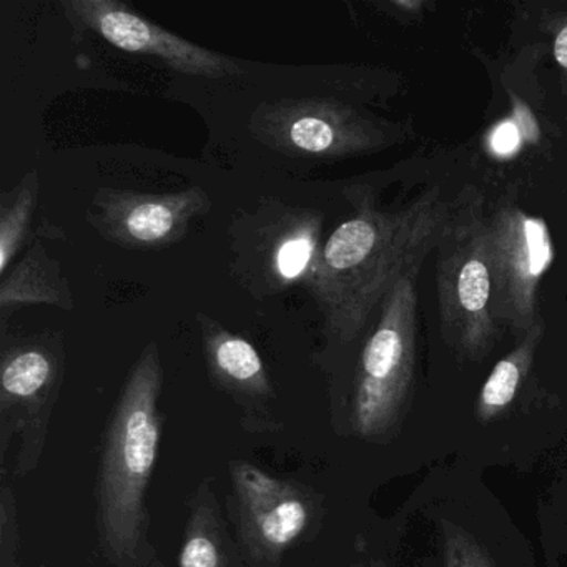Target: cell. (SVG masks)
Instances as JSON below:
<instances>
[{
	"instance_id": "obj_2",
	"label": "cell",
	"mask_w": 567,
	"mask_h": 567,
	"mask_svg": "<svg viewBox=\"0 0 567 567\" xmlns=\"http://www.w3.org/2000/svg\"><path fill=\"white\" fill-rule=\"evenodd\" d=\"M162 386L161 350L151 341L128 371L102 437L95 524L112 567H164L152 543L147 506L164 427Z\"/></svg>"
},
{
	"instance_id": "obj_1",
	"label": "cell",
	"mask_w": 567,
	"mask_h": 567,
	"mask_svg": "<svg viewBox=\"0 0 567 567\" xmlns=\"http://www.w3.org/2000/svg\"><path fill=\"white\" fill-rule=\"evenodd\" d=\"M353 200L357 212L324 241L305 284L337 344L357 340L394 285L423 267L450 212L440 190L398 210H381L370 198Z\"/></svg>"
},
{
	"instance_id": "obj_18",
	"label": "cell",
	"mask_w": 567,
	"mask_h": 567,
	"mask_svg": "<svg viewBox=\"0 0 567 567\" xmlns=\"http://www.w3.org/2000/svg\"><path fill=\"white\" fill-rule=\"evenodd\" d=\"M444 559L446 567H493L476 540L457 527H447Z\"/></svg>"
},
{
	"instance_id": "obj_16",
	"label": "cell",
	"mask_w": 567,
	"mask_h": 567,
	"mask_svg": "<svg viewBox=\"0 0 567 567\" xmlns=\"http://www.w3.org/2000/svg\"><path fill=\"white\" fill-rule=\"evenodd\" d=\"M39 174L29 172L18 187L0 197V277L8 274L16 255L28 238L39 197Z\"/></svg>"
},
{
	"instance_id": "obj_19",
	"label": "cell",
	"mask_w": 567,
	"mask_h": 567,
	"mask_svg": "<svg viewBox=\"0 0 567 567\" xmlns=\"http://www.w3.org/2000/svg\"><path fill=\"white\" fill-rule=\"evenodd\" d=\"M491 145L501 155H509L511 152L516 151L519 145V134H517L516 127L511 122H504L494 132Z\"/></svg>"
},
{
	"instance_id": "obj_9",
	"label": "cell",
	"mask_w": 567,
	"mask_h": 567,
	"mask_svg": "<svg viewBox=\"0 0 567 567\" xmlns=\"http://www.w3.org/2000/svg\"><path fill=\"white\" fill-rule=\"evenodd\" d=\"M487 231L491 313L496 324L524 337L539 321L537 290L554 258L549 228L543 218L503 202L487 217Z\"/></svg>"
},
{
	"instance_id": "obj_12",
	"label": "cell",
	"mask_w": 567,
	"mask_h": 567,
	"mask_svg": "<svg viewBox=\"0 0 567 567\" xmlns=\"http://www.w3.org/2000/svg\"><path fill=\"white\" fill-rule=\"evenodd\" d=\"M202 348L212 384L230 398L241 427L250 434L285 430L277 413V393L257 348L205 313H197Z\"/></svg>"
},
{
	"instance_id": "obj_21",
	"label": "cell",
	"mask_w": 567,
	"mask_h": 567,
	"mask_svg": "<svg viewBox=\"0 0 567 567\" xmlns=\"http://www.w3.org/2000/svg\"><path fill=\"white\" fill-rule=\"evenodd\" d=\"M373 567H383V564H378V563H377V564H374V566H373Z\"/></svg>"
},
{
	"instance_id": "obj_8",
	"label": "cell",
	"mask_w": 567,
	"mask_h": 567,
	"mask_svg": "<svg viewBox=\"0 0 567 567\" xmlns=\"http://www.w3.org/2000/svg\"><path fill=\"white\" fill-rule=\"evenodd\" d=\"M248 127L265 147L301 161H340L381 151L393 142L380 121L337 99L264 102Z\"/></svg>"
},
{
	"instance_id": "obj_22",
	"label": "cell",
	"mask_w": 567,
	"mask_h": 567,
	"mask_svg": "<svg viewBox=\"0 0 567 567\" xmlns=\"http://www.w3.org/2000/svg\"><path fill=\"white\" fill-rule=\"evenodd\" d=\"M353 567H363V566H361V564H357V566H353Z\"/></svg>"
},
{
	"instance_id": "obj_3",
	"label": "cell",
	"mask_w": 567,
	"mask_h": 567,
	"mask_svg": "<svg viewBox=\"0 0 567 567\" xmlns=\"http://www.w3.org/2000/svg\"><path fill=\"white\" fill-rule=\"evenodd\" d=\"M487 217L483 197L466 188L450 204L434 248L441 334L457 357L467 360H481L497 333L491 313Z\"/></svg>"
},
{
	"instance_id": "obj_7",
	"label": "cell",
	"mask_w": 567,
	"mask_h": 567,
	"mask_svg": "<svg viewBox=\"0 0 567 567\" xmlns=\"http://www.w3.org/2000/svg\"><path fill=\"white\" fill-rule=\"evenodd\" d=\"M235 539L247 567H280L291 547L320 527L323 496L295 480L274 476L244 460L228 463Z\"/></svg>"
},
{
	"instance_id": "obj_6",
	"label": "cell",
	"mask_w": 567,
	"mask_h": 567,
	"mask_svg": "<svg viewBox=\"0 0 567 567\" xmlns=\"http://www.w3.org/2000/svg\"><path fill=\"white\" fill-rule=\"evenodd\" d=\"M323 214L264 197L257 208L231 221V270L257 300L307 284L321 247Z\"/></svg>"
},
{
	"instance_id": "obj_13",
	"label": "cell",
	"mask_w": 567,
	"mask_h": 567,
	"mask_svg": "<svg viewBox=\"0 0 567 567\" xmlns=\"http://www.w3.org/2000/svg\"><path fill=\"white\" fill-rule=\"evenodd\" d=\"M215 493V480L204 477L188 499V519L178 554V567H245Z\"/></svg>"
},
{
	"instance_id": "obj_14",
	"label": "cell",
	"mask_w": 567,
	"mask_h": 567,
	"mask_svg": "<svg viewBox=\"0 0 567 567\" xmlns=\"http://www.w3.org/2000/svg\"><path fill=\"white\" fill-rule=\"evenodd\" d=\"M0 280V310L4 317L34 305L62 310L74 307L71 285L62 274L61 265L45 251L41 241H34L21 261L12 265Z\"/></svg>"
},
{
	"instance_id": "obj_15",
	"label": "cell",
	"mask_w": 567,
	"mask_h": 567,
	"mask_svg": "<svg viewBox=\"0 0 567 567\" xmlns=\"http://www.w3.org/2000/svg\"><path fill=\"white\" fill-rule=\"evenodd\" d=\"M543 334L544 323L539 320L524 334L523 341L491 371L477 403L481 420L489 421L491 417L506 410L507 404L514 400L520 381L529 371Z\"/></svg>"
},
{
	"instance_id": "obj_11",
	"label": "cell",
	"mask_w": 567,
	"mask_h": 567,
	"mask_svg": "<svg viewBox=\"0 0 567 567\" xmlns=\"http://www.w3.org/2000/svg\"><path fill=\"white\" fill-rule=\"evenodd\" d=\"M210 208V197L197 187L174 194L101 188L92 198L87 220L109 244L161 250L184 240L190 221Z\"/></svg>"
},
{
	"instance_id": "obj_5",
	"label": "cell",
	"mask_w": 567,
	"mask_h": 567,
	"mask_svg": "<svg viewBox=\"0 0 567 567\" xmlns=\"http://www.w3.org/2000/svg\"><path fill=\"white\" fill-rule=\"evenodd\" d=\"M420 268L404 275L380 307L354 380L351 426L364 440L388 436L400 421L413 384Z\"/></svg>"
},
{
	"instance_id": "obj_17",
	"label": "cell",
	"mask_w": 567,
	"mask_h": 567,
	"mask_svg": "<svg viewBox=\"0 0 567 567\" xmlns=\"http://www.w3.org/2000/svg\"><path fill=\"white\" fill-rule=\"evenodd\" d=\"M0 567H22L18 501L8 483L0 489Z\"/></svg>"
},
{
	"instance_id": "obj_10",
	"label": "cell",
	"mask_w": 567,
	"mask_h": 567,
	"mask_svg": "<svg viewBox=\"0 0 567 567\" xmlns=\"http://www.w3.org/2000/svg\"><path fill=\"white\" fill-rule=\"evenodd\" d=\"M62 9L79 34L94 32L118 51L158 59L182 74L221 79L244 72L228 55L168 32L118 0H64Z\"/></svg>"
},
{
	"instance_id": "obj_20",
	"label": "cell",
	"mask_w": 567,
	"mask_h": 567,
	"mask_svg": "<svg viewBox=\"0 0 567 567\" xmlns=\"http://www.w3.org/2000/svg\"><path fill=\"white\" fill-rule=\"evenodd\" d=\"M554 58H556L557 64L567 71V24H564L557 32L556 41H554Z\"/></svg>"
},
{
	"instance_id": "obj_4",
	"label": "cell",
	"mask_w": 567,
	"mask_h": 567,
	"mask_svg": "<svg viewBox=\"0 0 567 567\" xmlns=\"http://www.w3.org/2000/svg\"><path fill=\"white\" fill-rule=\"evenodd\" d=\"M65 373L61 334L2 337L0 350V471L16 443L14 476L34 473L48 443Z\"/></svg>"
}]
</instances>
